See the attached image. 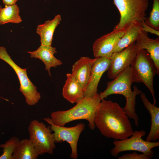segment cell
Listing matches in <instances>:
<instances>
[{"label":"cell","mask_w":159,"mask_h":159,"mask_svg":"<svg viewBox=\"0 0 159 159\" xmlns=\"http://www.w3.org/2000/svg\"><path fill=\"white\" fill-rule=\"evenodd\" d=\"M95 127L101 134L115 140L126 139L134 130L129 118L118 103L102 100L95 119Z\"/></svg>","instance_id":"1"},{"label":"cell","mask_w":159,"mask_h":159,"mask_svg":"<svg viewBox=\"0 0 159 159\" xmlns=\"http://www.w3.org/2000/svg\"><path fill=\"white\" fill-rule=\"evenodd\" d=\"M132 73L130 66L112 80L107 84L106 89L99 94L101 100L112 94H120L125 98L126 103L123 109L129 118L134 120L135 125L139 127V119L135 112L136 98L141 91L134 86L132 91Z\"/></svg>","instance_id":"2"},{"label":"cell","mask_w":159,"mask_h":159,"mask_svg":"<svg viewBox=\"0 0 159 159\" xmlns=\"http://www.w3.org/2000/svg\"><path fill=\"white\" fill-rule=\"evenodd\" d=\"M101 100L98 93L92 97H85L69 109L52 112L51 121L54 124L62 126L73 121L85 120L88 121L90 129L94 130L96 127L95 123L96 114Z\"/></svg>","instance_id":"3"},{"label":"cell","mask_w":159,"mask_h":159,"mask_svg":"<svg viewBox=\"0 0 159 159\" xmlns=\"http://www.w3.org/2000/svg\"><path fill=\"white\" fill-rule=\"evenodd\" d=\"M133 82L143 83L150 91L153 99V104L156 101L153 87L154 77L159 74L148 53L145 50L139 51L130 65Z\"/></svg>","instance_id":"4"},{"label":"cell","mask_w":159,"mask_h":159,"mask_svg":"<svg viewBox=\"0 0 159 159\" xmlns=\"http://www.w3.org/2000/svg\"><path fill=\"white\" fill-rule=\"evenodd\" d=\"M120 16L113 29H125L131 24L145 21L149 0H113Z\"/></svg>","instance_id":"5"},{"label":"cell","mask_w":159,"mask_h":159,"mask_svg":"<svg viewBox=\"0 0 159 159\" xmlns=\"http://www.w3.org/2000/svg\"><path fill=\"white\" fill-rule=\"evenodd\" d=\"M146 134V132L143 130H135L129 138L114 140L113 143L114 146L110 150L111 155L117 157L122 152L136 151L147 155L149 159L152 158L154 153L153 149L159 146V142L144 140L142 137Z\"/></svg>","instance_id":"6"},{"label":"cell","mask_w":159,"mask_h":159,"mask_svg":"<svg viewBox=\"0 0 159 159\" xmlns=\"http://www.w3.org/2000/svg\"><path fill=\"white\" fill-rule=\"evenodd\" d=\"M29 139L39 155H52L56 148L54 134L50 125L47 126L37 120H32L28 127Z\"/></svg>","instance_id":"7"},{"label":"cell","mask_w":159,"mask_h":159,"mask_svg":"<svg viewBox=\"0 0 159 159\" xmlns=\"http://www.w3.org/2000/svg\"><path fill=\"white\" fill-rule=\"evenodd\" d=\"M0 59L9 64L16 74L20 84L19 91L24 96L26 103L30 106L35 105L41 98L37 88L27 76V69L19 67L12 60L4 47H0Z\"/></svg>","instance_id":"8"},{"label":"cell","mask_w":159,"mask_h":159,"mask_svg":"<svg viewBox=\"0 0 159 159\" xmlns=\"http://www.w3.org/2000/svg\"><path fill=\"white\" fill-rule=\"evenodd\" d=\"M43 120L50 125L51 129L54 131L55 143L67 142L71 149L70 158L72 159H77L78 158L77 143L81 132L85 129V125L81 122L75 126L67 127L54 124L50 117H45Z\"/></svg>","instance_id":"9"},{"label":"cell","mask_w":159,"mask_h":159,"mask_svg":"<svg viewBox=\"0 0 159 159\" xmlns=\"http://www.w3.org/2000/svg\"><path fill=\"white\" fill-rule=\"evenodd\" d=\"M135 44H132L120 52L113 53L110 58V65L107 71L109 78L114 79L130 66L138 52Z\"/></svg>","instance_id":"10"},{"label":"cell","mask_w":159,"mask_h":159,"mask_svg":"<svg viewBox=\"0 0 159 159\" xmlns=\"http://www.w3.org/2000/svg\"><path fill=\"white\" fill-rule=\"evenodd\" d=\"M125 30L124 29H113L110 32L97 39L92 47L95 58L103 57L110 58L116 44L123 35Z\"/></svg>","instance_id":"11"},{"label":"cell","mask_w":159,"mask_h":159,"mask_svg":"<svg viewBox=\"0 0 159 159\" xmlns=\"http://www.w3.org/2000/svg\"><path fill=\"white\" fill-rule=\"evenodd\" d=\"M95 58L89 80L84 91L85 97H92L97 93V87L100 79L105 72L108 71L110 67V58L103 57Z\"/></svg>","instance_id":"12"},{"label":"cell","mask_w":159,"mask_h":159,"mask_svg":"<svg viewBox=\"0 0 159 159\" xmlns=\"http://www.w3.org/2000/svg\"><path fill=\"white\" fill-rule=\"evenodd\" d=\"M138 52L141 49L146 50L153 61L159 74V38H150L148 33L142 30L135 42Z\"/></svg>","instance_id":"13"},{"label":"cell","mask_w":159,"mask_h":159,"mask_svg":"<svg viewBox=\"0 0 159 159\" xmlns=\"http://www.w3.org/2000/svg\"><path fill=\"white\" fill-rule=\"evenodd\" d=\"M96 59L82 57L72 66V74L84 91L89 80L92 65Z\"/></svg>","instance_id":"14"},{"label":"cell","mask_w":159,"mask_h":159,"mask_svg":"<svg viewBox=\"0 0 159 159\" xmlns=\"http://www.w3.org/2000/svg\"><path fill=\"white\" fill-rule=\"evenodd\" d=\"M31 58H38L41 60L45 66V69L47 71L51 77L50 70L52 67L56 68L57 66L62 64L61 60L56 58L54 56L57 53L56 48L50 46L41 45L35 51H27Z\"/></svg>","instance_id":"15"},{"label":"cell","mask_w":159,"mask_h":159,"mask_svg":"<svg viewBox=\"0 0 159 159\" xmlns=\"http://www.w3.org/2000/svg\"><path fill=\"white\" fill-rule=\"evenodd\" d=\"M140 97L145 107L149 112L151 118L150 129L146 140L155 141L159 139V108L152 104L142 92L140 94Z\"/></svg>","instance_id":"16"},{"label":"cell","mask_w":159,"mask_h":159,"mask_svg":"<svg viewBox=\"0 0 159 159\" xmlns=\"http://www.w3.org/2000/svg\"><path fill=\"white\" fill-rule=\"evenodd\" d=\"M66 76L67 79L62 89V96L71 103H77L85 97L84 91L71 74L67 73Z\"/></svg>","instance_id":"17"},{"label":"cell","mask_w":159,"mask_h":159,"mask_svg":"<svg viewBox=\"0 0 159 159\" xmlns=\"http://www.w3.org/2000/svg\"><path fill=\"white\" fill-rule=\"evenodd\" d=\"M61 20V15L58 14L52 19L37 26L36 32L40 37L41 45L52 46L54 31Z\"/></svg>","instance_id":"18"},{"label":"cell","mask_w":159,"mask_h":159,"mask_svg":"<svg viewBox=\"0 0 159 159\" xmlns=\"http://www.w3.org/2000/svg\"><path fill=\"white\" fill-rule=\"evenodd\" d=\"M142 30L141 22L131 24L126 29L122 37L116 44L113 53L120 52L136 41Z\"/></svg>","instance_id":"19"},{"label":"cell","mask_w":159,"mask_h":159,"mask_svg":"<svg viewBox=\"0 0 159 159\" xmlns=\"http://www.w3.org/2000/svg\"><path fill=\"white\" fill-rule=\"evenodd\" d=\"M39 155L30 140L24 139L20 140L12 159H37Z\"/></svg>","instance_id":"20"},{"label":"cell","mask_w":159,"mask_h":159,"mask_svg":"<svg viewBox=\"0 0 159 159\" xmlns=\"http://www.w3.org/2000/svg\"><path fill=\"white\" fill-rule=\"evenodd\" d=\"M19 9L17 4L5 5L0 10V25L8 23L18 24L22 21Z\"/></svg>","instance_id":"21"},{"label":"cell","mask_w":159,"mask_h":159,"mask_svg":"<svg viewBox=\"0 0 159 159\" xmlns=\"http://www.w3.org/2000/svg\"><path fill=\"white\" fill-rule=\"evenodd\" d=\"M20 140L16 136H13L4 144L0 145V148L3 149V153L0 159H12V155Z\"/></svg>","instance_id":"22"},{"label":"cell","mask_w":159,"mask_h":159,"mask_svg":"<svg viewBox=\"0 0 159 159\" xmlns=\"http://www.w3.org/2000/svg\"><path fill=\"white\" fill-rule=\"evenodd\" d=\"M152 9L149 17L145 21L148 26L159 31V0H153Z\"/></svg>","instance_id":"23"},{"label":"cell","mask_w":159,"mask_h":159,"mask_svg":"<svg viewBox=\"0 0 159 159\" xmlns=\"http://www.w3.org/2000/svg\"><path fill=\"white\" fill-rule=\"evenodd\" d=\"M118 159H149V158L146 155L142 153L138 154L134 152L130 153L124 154L119 157Z\"/></svg>","instance_id":"24"},{"label":"cell","mask_w":159,"mask_h":159,"mask_svg":"<svg viewBox=\"0 0 159 159\" xmlns=\"http://www.w3.org/2000/svg\"><path fill=\"white\" fill-rule=\"evenodd\" d=\"M141 25L143 31L148 33L155 34L158 37L159 36V31L156 30L147 25L145 21H143L141 22Z\"/></svg>","instance_id":"25"},{"label":"cell","mask_w":159,"mask_h":159,"mask_svg":"<svg viewBox=\"0 0 159 159\" xmlns=\"http://www.w3.org/2000/svg\"><path fill=\"white\" fill-rule=\"evenodd\" d=\"M5 5H12L16 4L18 0H2Z\"/></svg>","instance_id":"26"},{"label":"cell","mask_w":159,"mask_h":159,"mask_svg":"<svg viewBox=\"0 0 159 159\" xmlns=\"http://www.w3.org/2000/svg\"><path fill=\"white\" fill-rule=\"evenodd\" d=\"M2 8V7L0 5V10L1 9V8Z\"/></svg>","instance_id":"27"}]
</instances>
